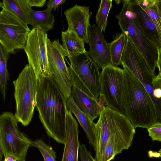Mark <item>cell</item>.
I'll use <instances>...</instances> for the list:
<instances>
[{"label": "cell", "mask_w": 161, "mask_h": 161, "mask_svg": "<svg viewBox=\"0 0 161 161\" xmlns=\"http://www.w3.org/2000/svg\"><path fill=\"white\" fill-rule=\"evenodd\" d=\"M121 0H115V1L117 4H118L119 3H120V2L121 1Z\"/></svg>", "instance_id": "35"}, {"label": "cell", "mask_w": 161, "mask_h": 161, "mask_svg": "<svg viewBox=\"0 0 161 161\" xmlns=\"http://www.w3.org/2000/svg\"><path fill=\"white\" fill-rule=\"evenodd\" d=\"M68 68L73 85L96 99L100 95L101 73L95 62L87 52L68 58Z\"/></svg>", "instance_id": "5"}, {"label": "cell", "mask_w": 161, "mask_h": 161, "mask_svg": "<svg viewBox=\"0 0 161 161\" xmlns=\"http://www.w3.org/2000/svg\"><path fill=\"white\" fill-rule=\"evenodd\" d=\"M155 5L161 16V0H156Z\"/></svg>", "instance_id": "33"}, {"label": "cell", "mask_w": 161, "mask_h": 161, "mask_svg": "<svg viewBox=\"0 0 161 161\" xmlns=\"http://www.w3.org/2000/svg\"><path fill=\"white\" fill-rule=\"evenodd\" d=\"M126 42V37L122 32L117 33L114 40L108 43L112 65H122L121 58Z\"/></svg>", "instance_id": "21"}, {"label": "cell", "mask_w": 161, "mask_h": 161, "mask_svg": "<svg viewBox=\"0 0 161 161\" xmlns=\"http://www.w3.org/2000/svg\"><path fill=\"white\" fill-rule=\"evenodd\" d=\"M134 127L125 114L104 107L95 123V159L100 161L106 143L113 135Z\"/></svg>", "instance_id": "7"}, {"label": "cell", "mask_w": 161, "mask_h": 161, "mask_svg": "<svg viewBox=\"0 0 161 161\" xmlns=\"http://www.w3.org/2000/svg\"><path fill=\"white\" fill-rule=\"evenodd\" d=\"M0 7L11 12L28 25L26 16L18 0H3L0 2Z\"/></svg>", "instance_id": "24"}, {"label": "cell", "mask_w": 161, "mask_h": 161, "mask_svg": "<svg viewBox=\"0 0 161 161\" xmlns=\"http://www.w3.org/2000/svg\"><path fill=\"white\" fill-rule=\"evenodd\" d=\"M158 153L160 155V157H161V148L159 150Z\"/></svg>", "instance_id": "36"}, {"label": "cell", "mask_w": 161, "mask_h": 161, "mask_svg": "<svg viewBox=\"0 0 161 161\" xmlns=\"http://www.w3.org/2000/svg\"><path fill=\"white\" fill-rule=\"evenodd\" d=\"M47 46L48 61L53 77L66 100L70 97L73 85L65 61L64 50L58 39L52 42L48 38Z\"/></svg>", "instance_id": "11"}, {"label": "cell", "mask_w": 161, "mask_h": 161, "mask_svg": "<svg viewBox=\"0 0 161 161\" xmlns=\"http://www.w3.org/2000/svg\"><path fill=\"white\" fill-rule=\"evenodd\" d=\"M149 136L153 141L161 142V123H156L147 129Z\"/></svg>", "instance_id": "27"}, {"label": "cell", "mask_w": 161, "mask_h": 161, "mask_svg": "<svg viewBox=\"0 0 161 161\" xmlns=\"http://www.w3.org/2000/svg\"><path fill=\"white\" fill-rule=\"evenodd\" d=\"M47 33L39 26L29 33L24 49L28 64L33 69L37 79L42 77H53L48 59Z\"/></svg>", "instance_id": "9"}, {"label": "cell", "mask_w": 161, "mask_h": 161, "mask_svg": "<svg viewBox=\"0 0 161 161\" xmlns=\"http://www.w3.org/2000/svg\"><path fill=\"white\" fill-rule=\"evenodd\" d=\"M65 1V0H49L47 3V8L55 10L59 6L62 5Z\"/></svg>", "instance_id": "29"}, {"label": "cell", "mask_w": 161, "mask_h": 161, "mask_svg": "<svg viewBox=\"0 0 161 161\" xmlns=\"http://www.w3.org/2000/svg\"><path fill=\"white\" fill-rule=\"evenodd\" d=\"M28 25L3 8L0 12V43L9 53L24 49L31 31Z\"/></svg>", "instance_id": "8"}, {"label": "cell", "mask_w": 161, "mask_h": 161, "mask_svg": "<svg viewBox=\"0 0 161 161\" xmlns=\"http://www.w3.org/2000/svg\"><path fill=\"white\" fill-rule=\"evenodd\" d=\"M88 34L90 49L87 53L89 56L99 69L112 65L108 43L97 26L90 25Z\"/></svg>", "instance_id": "12"}, {"label": "cell", "mask_w": 161, "mask_h": 161, "mask_svg": "<svg viewBox=\"0 0 161 161\" xmlns=\"http://www.w3.org/2000/svg\"><path fill=\"white\" fill-rule=\"evenodd\" d=\"M79 153L80 161H96L87 150L85 144L80 145Z\"/></svg>", "instance_id": "28"}, {"label": "cell", "mask_w": 161, "mask_h": 161, "mask_svg": "<svg viewBox=\"0 0 161 161\" xmlns=\"http://www.w3.org/2000/svg\"><path fill=\"white\" fill-rule=\"evenodd\" d=\"M30 6L41 8L45 4L46 0H26Z\"/></svg>", "instance_id": "30"}, {"label": "cell", "mask_w": 161, "mask_h": 161, "mask_svg": "<svg viewBox=\"0 0 161 161\" xmlns=\"http://www.w3.org/2000/svg\"><path fill=\"white\" fill-rule=\"evenodd\" d=\"M68 111L73 113L85 132L89 143L94 148L95 145V125L90 118L81 111L70 97L66 101Z\"/></svg>", "instance_id": "18"}, {"label": "cell", "mask_w": 161, "mask_h": 161, "mask_svg": "<svg viewBox=\"0 0 161 161\" xmlns=\"http://www.w3.org/2000/svg\"><path fill=\"white\" fill-rule=\"evenodd\" d=\"M33 147L37 148L42 154L44 161H57L56 153L52 147L41 139L33 142Z\"/></svg>", "instance_id": "25"}, {"label": "cell", "mask_w": 161, "mask_h": 161, "mask_svg": "<svg viewBox=\"0 0 161 161\" xmlns=\"http://www.w3.org/2000/svg\"><path fill=\"white\" fill-rule=\"evenodd\" d=\"M13 83L16 102L14 115L19 122L27 126L31 122L36 106L38 79L33 69L27 64Z\"/></svg>", "instance_id": "4"}, {"label": "cell", "mask_w": 161, "mask_h": 161, "mask_svg": "<svg viewBox=\"0 0 161 161\" xmlns=\"http://www.w3.org/2000/svg\"><path fill=\"white\" fill-rule=\"evenodd\" d=\"M70 97L79 109L93 121L99 116L103 108L107 106L105 99L100 95L97 99L91 97L73 85Z\"/></svg>", "instance_id": "14"}, {"label": "cell", "mask_w": 161, "mask_h": 161, "mask_svg": "<svg viewBox=\"0 0 161 161\" xmlns=\"http://www.w3.org/2000/svg\"><path fill=\"white\" fill-rule=\"evenodd\" d=\"M78 125L71 113L67 111L66 135L62 161H78L80 147Z\"/></svg>", "instance_id": "15"}, {"label": "cell", "mask_w": 161, "mask_h": 161, "mask_svg": "<svg viewBox=\"0 0 161 161\" xmlns=\"http://www.w3.org/2000/svg\"><path fill=\"white\" fill-rule=\"evenodd\" d=\"M61 40L65 56L68 58L87 52L85 42L72 31H62Z\"/></svg>", "instance_id": "19"}, {"label": "cell", "mask_w": 161, "mask_h": 161, "mask_svg": "<svg viewBox=\"0 0 161 161\" xmlns=\"http://www.w3.org/2000/svg\"><path fill=\"white\" fill-rule=\"evenodd\" d=\"M26 16L28 24L33 28L39 26L45 33L52 29L55 19L52 13V9L47 8L42 11L32 9L26 0H18Z\"/></svg>", "instance_id": "17"}, {"label": "cell", "mask_w": 161, "mask_h": 161, "mask_svg": "<svg viewBox=\"0 0 161 161\" xmlns=\"http://www.w3.org/2000/svg\"><path fill=\"white\" fill-rule=\"evenodd\" d=\"M112 0H101L96 16V22L101 31L104 32L107 25L108 17L112 7Z\"/></svg>", "instance_id": "23"}, {"label": "cell", "mask_w": 161, "mask_h": 161, "mask_svg": "<svg viewBox=\"0 0 161 161\" xmlns=\"http://www.w3.org/2000/svg\"><path fill=\"white\" fill-rule=\"evenodd\" d=\"M19 122L13 113L5 112L0 116V150L4 157L13 156L18 159L25 160L33 141L19 130Z\"/></svg>", "instance_id": "6"}, {"label": "cell", "mask_w": 161, "mask_h": 161, "mask_svg": "<svg viewBox=\"0 0 161 161\" xmlns=\"http://www.w3.org/2000/svg\"><path fill=\"white\" fill-rule=\"evenodd\" d=\"M155 2L156 0H152L147 6H140L152 19L156 28L161 41V16L156 6Z\"/></svg>", "instance_id": "26"}, {"label": "cell", "mask_w": 161, "mask_h": 161, "mask_svg": "<svg viewBox=\"0 0 161 161\" xmlns=\"http://www.w3.org/2000/svg\"><path fill=\"white\" fill-rule=\"evenodd\" d=\"M18 159L15 157L10 155H8L4 157L3 161H16Z\"/></svg>", "instance_id": "34"}, {"label": "cell", "mask_w": 161, "mask_h": 161, "mask_svg": "<svg viewBox=\"0 0 161 161\" xmlns=\"http://www.w3.org/2000/svg\"><path fill=\"white\" fill-rule=\"evenodd\" d=\"M125 86L122 104L124 114L136 128L147 129L157 123L156 111L151 99L140 81L122 65Z\"/></svg>", "instance_id": "2"}, {"label": "cell", "mask_w": 161, "mask_h": 161, "mask_svg": "<svg viewBox=\"0 0 161 161\" xmlns=\"http://www.w3.org/2000/svg\"><path fill=\"white\" fill-rule=\"evenodd\" d=\"M68 24V30L75 32L85 42L89 43L88 29L92 13L89 6L76 4L64 12Z\"/></svg>", "instance_id": "13"}, {"label": "cell", "mask_w": 161, "mask_h": 161, "mask_svg": "<svg viewBox=\"0 0 161 161\" xmlns=\"http://www.w3.org/2000/svg\"><path fill=\"white\" fill-rule=\"evenodd\" d=\"M122 9L115 18L122 32L142 53L153 73L155 75L159 48L153 39L142 28L132 8H129L128 0H124Z\"/></svg>", "instance_id": "3"}, {"label": "cell", "mask_w": 161, "mask_h": 161, "mask_svg": "<svg viewBox=\"0 0 161 161\" xmlns=\"http://www.w3.org/2000/svg\"><path fill=\"white\" fill-rule=\"evenodd\" d=\"M16 161H25V160L18 159Z\"/></svg>", "instance_id": "37"}, {"label": "cell", "mask_w": 161, "mask_h": 161, "mask_svg": "<svg viewBox=\"0 0 161 161\" xmlns=\"http://www.w3.org/2000/svg\"><path fill=\"white\" fill-rule=\"evenodd\" d=\"M129 2L137 14V19L141 25L153 39L159 48L161 46V41L152 19L140 6L134 3L133 0H129Z\"/></svg>", "instance_id": "20"}, {"label": "cell", "mask_w": 161, "mask_h": 161, "mask_svg": "<svg viewBox=\"0 0 161 161\" xmlns=\"http://www.w3.org/2000/svg\"><path fill=\"white\" fill-rule=\"evenodd\" d=\"M8 53L0 44V90L4 101H5L7 86L9 76L7 69Z\"/></svg>", "instance_id": "22"}, {"label": "cell", "mask_w": 161, "mask_h": 161, "mask_svg": "<svg viewBox=\"0 0 161 161\" xmlns=\"http://www.w3.org/2000/svg\"><path fill=\"white\" fill-rule=\"evenodd\" d=\"M125 83L123 69L110 65L102 69L100 95L104 97L107 106L123 114L122 98Z\"/></svg>", "instance_id": "10"}, {"label": "cell", "mask_w": 161, "mask_h": 161, "mask_svg": "<svg viewBox=\"0 0 161 161\" xmlns=\"http://www.w3.org/2000/svg\"><path fill=\"white\" fill-rule=\"evenodd\" d=\"M154 88H160L161 89V75L159 74L157 75L153 82Z\"/></svg>", "instance_id": "31"}, {"label": "cell", "mask_w": 161, "mask_h": 161, "mask_svg": "<svg viewBox=\"0 0 161 161\" xmlns=\"http://www.w3.org/2000/svg\"><path fill=\"white\" fill-rule=\"evenodd\" d=\"M135 133V128L125 130L111 136L108 140L100 161H111L115 156L128 149L131 145Z\"/></svg>", "instance_id": "16"}, {"label": "cell", "mask_w": 161, "mask_h": 161, "mask_svg": "<svg viewBox=\"0 0 161 161\" xmlns=\"http://www.w3.org/2000/svg\"><path fill=\"white\" fill-rule=\"evenodd\" d=\"M157 67L159 70L158 74L161 75V46L158 50Z\"/></svg>", "instance_id": "32"}, {"label": "cell", "mask_w": 161, "mask_h": 161, "mask_svg": "<svg viewBox=\"0 0 161 161\" xmlns=\"http://www.w3.org/2000/svg\"><path fill=\"white\" fill-rule=\"evenodd\" d=\"M36 96L39 118L48 136L64 144L66 135V100L53 77L38 79Z\"/></svg>", "instance_id": "1"}]
</instances>
